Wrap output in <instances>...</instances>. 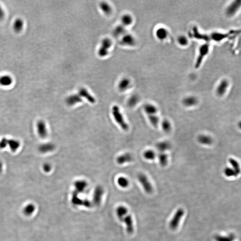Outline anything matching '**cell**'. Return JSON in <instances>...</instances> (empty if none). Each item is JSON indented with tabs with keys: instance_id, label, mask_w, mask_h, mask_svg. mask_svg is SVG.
Wrapping results in <instances>:
<instances>
[{
	"instance_id": "cell-1",
	"label": "cell",
	"mask_w": 241,
	"mask_h": 241,
	"mask_svg": "<svg viewBox=\"0 0 241 241\" xmlns=\"http://www.w3.org/2000/svg\"><path fill=\"white\" fill-rule=\"evenodd\" d=\"M209 43V42H205L199 47L198 54L195 64V67L196 69H198L201 66L204 58L209 53L210 45Z\"/></svg>"
},
{
	"instance_id": "cell-2",
	"label": "cell",
	"mask_w": 241,
	"mask_h": 241,
	"mask_svg": "<svg viewBox=\"0 0 241 241\" xmlns=\"http://www.w3.org/2000/svg\"><path fill=\"white\" fill-rule=\"evenodd\" d=\"M112 114L114 119L116 122L119 124L121 128L124 130H127L129 126L127 123L125 121L122 114L120 113L119 108L117 106H114L112 108Z\"/></svg>"
},
{
	"instance_id": "cell-3",
	"label": "cell",
	"mask_w": 241,
	"mask_h": 241,
	"mask_svg": "<svg viewBox=\"0 0 241 241\" xmlns=\"http://www.w3.org/2000/svg\"><path fill=\"white\" fill-rule=\"evenodd\" d=\"M241 8V0H236L232 2L226 8L225 13L229 17L234 16Z\"/></svg>"
},
{
	"instance_id": "cell-4",
	"label": "cell",
	"mask_w": 241,
	"mask_h": 241,
	"mask_svg": "<svg viewBox=\"0 0 241 241\" xmlns=\"http://www.w3.org/2000/svg\"><path fill=\"white\" fill-rule=\"evenodd\" d=\"M138 179L142 184L145 192L147 194H151L153 191L152 186L146 175L143 173H140L138 175Z\"/></svg>"
},
{
	"instance_id": "cell-5",
	"label": "cell",
	"mask_w": 241,
	"mask_h": 241,
	"mask_svg": "<svg viewBox=\"0 0 241 241\" xmlns=\"http://www.w3.org/2000/svg\"><path fill=\"white\" fill-rule=\"evenodd\" d=\"M184 210L182 209H178L176 212L175 214L172 219H171V222H170V228L172 230L176 229L178 226L180 222L181 218H182L184 214Z\"/></svg>"
},
{
	"instance_id": "cell-6",
	"label": "cell",
	"mask_w": 241,
	"mask_h": 241,
	"mask_svg": "<svg viewBox=\"0 0 241 241\" xmlns=\"http://www.w3.org/2000/svg\"><path fill=\"white\" fill-rule=\"evenodd\" d=\"M112 41L110 38H105L101 42V46L98 50V55L101 57H105L108 55L109 49L112 45Z\"/></svg>"
},
{
	"instance_id": "cell-7",
	"label": "cell",
	"mask_w": 241,
	"mask_h": 241,
	"mask_svg": "<svg viewBox=\"0 0 241 241\" xmlns=\"http://www.w3.org/2000/svg\"><path fill=\"white\" fill-rule=\"evenodd\" d=\"M229 86V82L226 79L222 80L216 89V93L219 96H223L226 93Z\"/></svg>"
},
{
	"instance_id": "cell-8",
	"label": "cell",
	"mask_w": 241,
	"mask_h": 241,
	"mask_svg": "<svg viewBox=\"0 0 241 241\" xmlns=\"http://www.w3.org/2000/svg\"><path fill=\"white\" fill-rule=\"evenodd\" d=\"M234 32H229L228 33H221L219 32H214L209 35L210 40L219 42L227 38L229 35L234 33Z\"/></svg>"
},
{
	"instance_id": "cell-9",
	"label": "cell",
	"mask_w": 241,
	"mask_h": 241,
	"mask_svg": "<svg viewBox=\"0 0 241 241\" xmlns=\"http://www.w3.org/2000/svg\"><path fill=\"white\" fill-rule=\"evenodd\" d=\"M192 36L194 38H196L197 40H203L206 42H209L210 41L209 35L201 33V32H199L197 27H194L193 28Z\"/></svg>"
},
{
	"instance_id": "cell-10",
	"label": "cell",
	"mask_w": 241,
	"mask_h": 241,
	"mask_svg": "<svg viewBox=\"0 0 241 241\" xmlns=\"http://www.w3.org/2000/svg\"><path fill=\"white\" fill-rule=\"evenodd\" d=\"M103 194L104 189L101 186H98L96 188L92 199L94 204L98 205L101 203Z\"/></svg>"
},
{
	"instance_id": "cell-11",
	"label": "cell",
	"mask_w": 241,
	"mask_h": 241,
	"mask_svg": "<svg viewBox=\"0 0 241 241\" xmlns=\"http://www.w3.org/2000/svg\"><path fill=\"white\" fill-rule=\"evenodd\" d=\"M155 37L160 41H165L167 39L169 35L168 29L165 27H160L156 30Z\"/></svg>"
},
{
	"instance_id": "cell-12",
	"label": "cell",
	"mask_w": 241,
	"mask_h": 241,
	"mask_svg": "<svg viewBox=\"0 0 241 241\" xmlns=\"http://www.w3.org/2000/svg\"><path fill=\"white\" fill-rule=\"evenodd\" d=\"M136 39L132 35L130 34H125L122 36L121 40V44L126 46L133 47L135 45Z\"/></svg>"
},
{
	"instance_id": "cell-13",
	"label": "cell",
	"mask_w": 241,
	"mask_h": 241,
	"mask_svg": "<svg viewBox=\"0 0 241 241\" xmlns=\"http://www.w3.org/2000/svg\"><path fill=\"white\" fill-rule=\"evenodd\" d=\"M37 131L39 136L42 139H44L47 135V130L46 125L44 121L40 120L37 122Z\"/></svg>"
},
{
	"instance_id": "cell-14",
	"label": "cell",
	"mask_w": 241,
	"mask_h": 241,
	"mask_svg": "<svg viewBox=\"0 0 241 241\" xmlns=\"http://www.w3.org/2000/svg\"><path fill=\"white\" fill-rule=\"evenodd\" d=\"M74 186L75 187V191L74 192L78 194L85 191L88 186V184L86 181L79 180L75 182Z\"/></svg>"
},
{
	"instance_id": "cell-15",
	"label": "cell",
	"mask_w": 241,
	"mask_h": 241,
	"mask_svg": "<svg viewBox=\"0 0 241 241\" xmlns=\"http://www.w3.org/2000/svg\"><path fill=\"white\" fill-rule=\"evenodd\" d=\"M82 99L79 94H74L67 97L66 100V103L68 106H72L81 102Z\"/></svg>"
},
{
	"instance_id": "cell-16",
	"label": "cell",
	"mask_w": 241,
	"mask_h": 241,
	"mask_svg": "<svg viewBox=\"0 0 241 241\" xmlns=\"http://www.w3.org/2000/svg\"><path fill=\"white\" fill-rule=\"evenodd\" d=\"M182 102L183 105L185 106H194L198 104V100L196 96H191L184 98Z\"/></svg>"
},
{
	"instance_id": "cell-17",
	"label": "cell",
	"mask_w": 241,
	"mask_h": 241,
	"mask_svg": "<svg viewBox=\"0 0 241 241\" xmlns=\"http://www.w3.org/2000/svg\"><path fill=\"white\" fill-rule=\"evenodd\" d=\"M78 94L81 97L86 99L89 102L92 104L95 103V99L89 93L87 89H85V88H81V89H80L79 91Z\"/></svg>"
},
{
	"instance_id": "cell-18",
	"label": "cell",
	"mask_w": 241,
	"mask_h": 241,
	"mask_svg": "<svg viewBox=\"0 0 241 241\" xmlns=\"http://www.w3.org/2000/svg\"><path fill=\"white\" fill-rule=\"evenodd\" d=\"M123 222L125 223L126 226V230L129 234H131L134 232L133 222L130 215H128L125 216Z\"/></svg>"
},
{
	"instance_id": "cell-19",
	"label": "cell",
	"mask_w": 241,
	"mask_h": 241,
	"mask_svg": "<svg viewBox=\"0 0 241 241\" xmlns=\"http://www.w3.org/2000/svg\"><path fill=\"white\" fill-rule=\"evenodd\" d=\"M133 157L130 153H125L117 157V162L119 165H121L125 163H128L132 161Z\"/></svg>"
},
{
	"instance_id": "cell-20",
	"label": "cell",
	"mask_w": 241,
	"mask_h": 241,
	"mask_svg": "<svg viewBox=\"0 0 241 241\" xmlns=\"http://www.w3.org/2000/svg\"><path fill=\"white\" fill-rule=\"evenodd\" d=\"M55 149V146L54 144L52 143H46L42 144L38 147V150L42 153H46L53 151Z\"/></svg>"
},
{
	"instance_id": "cell-21",
	"label": "cell",
	"mask_w": 241,
	"mask_h": 241,
	"mask_svg": "<svg viewBox=\"0 0 241 241\" xmlns=\"http://www.w3.org/2000/svg\"><path fill=\"white\" fill-rule=\"evenodd\" d=\"M116 212L118 219L121 222H123L125 217L127 214L128 210L125 207L120 205L117 207Z\"/></svg>"
},
{
	"instance_id": "cell-22",
	"label": "cell",
	"mask_w": 241,
	"mask_h": 241,
	"mask_svg": "<svg viewBox=\"0 0 241 241\" xmlns=\"http://www.w3.org/2000/svg\"><path fill=\"white\" fill-rule=\"evenodd\" d=\"M171 145L170 143L167 141H163L157 143L156 148L160 151V152H164L166 150L170 149Z\"/></svg>"
},
{
	"instance_id": "cell-23",
	"label": "cell",
	"mask_w": 241,
	"mask_h": 241,
	"mask_svg": "<svg viewBox=\"0 0 241 241\" xmlns=\"http://www.w3.org/2000/svg\"><path fill=\"white\" fill-rule=\"evenodd\" d=\"M131 81L129 79L124 78L120 80L118 84V89L120 91H125L127 90L130 86Z\"/></svg>"
},
{
	"instance_id": "cell-24",
	"label": "cell",
	"mask_w": 241,
	"mask_h": 241,
	"mask_svg": "<svg viewBox=\"0 0 241 241\" xmlns=\"http://www.w3.org/2000/svg\"><path fill=\"white\" fill-rule=\"evenodd\" d=\"M7 146H9L11 151L14 152L17 150L20 146V143L18 140L14 139L8 140Z\"/></svg>"
},
{
	"instance_id": "cell-25",
	"label": "cell",
	"mask_w": 241,
	"mask_h": 241,
	"mask_svg": "<svg viewBox=\"0 0 241 241\" xmlns=\"http://www.w3.org/2000/svg\"><path fill=\"white\" fill-rule=\"evenodd\" d=\"M199 143L203 145H210L212 144L213 140L210 137L205 135H201L197 138Z\"/></svg>"
},
{
	"instance_id": "cell-26",
	"label": "cell",
	"mask_w": 241,
	"mask_h": 241,
	"mask_svg": "<svg viewBox=\"0 0 241 241\" xmlns=\"http://www.w3.org/2000/svg\"><path fill=\"white\" fill-rule=\"evenodd\" d=\"M122 25L125 27L130 26L133 22V18L130 14H125L122 16L121 18Z\"/></svg>"
},
{
	"instance_id": "cell-27",
	"label": "cell",
	"mask_w": 241,
	"mask_h": 241,
	"mask_svg": "<svg viewBox=\"0 0 241 241\" xmlns=\"http://www.w3.org/2000/svg\"><path fill=\"white\" fill-rule=\"evenodd\" d=\"M144 110L148 115H154L157 112L155 106L150 104H146L144 106Z\"/></svg>"
},
{
	"instance_id": "cell-28",
	"label": "cell",
	"mask_w": 241,
	"mask_h": 241,
	"mask_svg": "<svg viewBox=\"0 0 241 241\" xmlns=\"http://www.w3.org/2000/svg\"><path fill=\"white\" fill-rule=\"evenodd\" d=\"M24 27L23 21L20 18L16 19L13 24V27L15 32L18 33L22 31Z\"/></svg>"
},
{
	"instance_id": "cell-29",
	"label": "cell",
	"mask_w": 241,
	"mask_h": 241,
	"mask_svg": "<svg viewBox=\"0 0 241 241\" xmlns=\"http://www.w3.org/2000/svg\"><path fill=\"white\" fill-rule=\"evenodd\" d=\"M140 101V97L137 94H134L129 99L127 105L130 107H133Z\"/></svg>"
},
{
	"instance_id": "cell-30",
	"label": "cell",
	"mask_w": 241,
	"mask_h": 241,
	"mask_svg": "<svg viewBox=\"0 0 241 241\" xmlns=\"http://www.w3.org/2000/svg\"><path fill=\"white\" fill-rule=\"evenodd\" d=\"M178 43L182 47H185L187 46L189 43V39L187 36L184 35H180L177 37Z\"/></svg>"
},
{
	"instance_id": "cell-31",
	"label": "cell",
	"mask_w": 241,
	"mask_h": 241,
	"mask_svg": "<svg viewBox=\"0 0 241 241\" xmlns=\"http://www.w3.org/2000/svg\"><path fill=\"white\" fill-rule=\"evenodd\" d=\"M13 82L12 78L9 76H4L0 78V85L7 86H10Z\"/></svg>"
},
{
	"instance_id": "cell-32",
	"label": "cell",
	"mask_w": 241,
	"mask_h": 241,
	"mask_svg": "<svg viewBox=\"0 0 241 241\" xmlns=\"http://www.w3.org/2000/svg\"><path fill=\"white\" fill-rule=\"evenodd\" d=\"M158 158L160 164L162 167H165L167 165L168 162V155L164 152H160L158 154Z\"/></svg>"
},
{
	"instance_id": "cell-33",
	"label": "cell",
	"mask_w": 241,
	"mask_h": 241,
	"mask_svg": "<svg viewBox=\"0 0 241 241\" xmlns=\"http://www.w3.org/2000/svg\"><path fill=\"white\" fill-rule=\"evenodd\" d=\"M229 162L233 168V169L234 170L237 175L239 174L241 172V168L239 163L236 160L232 158L229 159Z\"/></svg>"
},
{
	"instance_id": "cell-34",
	"label": "cell",
	"mask_w": 241,
	"mask_h": 241,
	"mask_svg": "<svg viewBox=\"0 0 241 241\" xmlns=\"http://www.w3.org/2000/svg\"><path fill=\"white\" fill-rule=\"evenodd\" d=\"M35 210V205L32 204H28L23 209L24 214L27 216L32 215Z\"/></svg>"
},
{
	"instance_id": "cell-35",
	"label": "cell",
	"mask_w": 241,
	"mask_h": 241,
	"mask_svg": "<svg viewBox=\"0 0 241 241\" xmlns=\"http://www.w3.org/2000/svg\"><path fill=\"white\" fill-rule=\"evenodd\" d=\"M114 35L116 36H118L120 35L123 36L125 34H126V31L124 26L121 25L116 27V28L114 30Z\"/></svg>"
},
{
	"instance_id": "cell-36",
	"label": "cell",
	"mask_w": 241,
	"mask_h": 241,
	"mask_svg": "<svg viewBox=\"0 0 241 241\" xmlns=\"http://www.w3.org/2000/svg\"><path fill=\"white\" fill-rule=\"evenodd\" d=\"M143 156H144V158L147 160H155V158L156 154L155 153L153 150H147L145 151V152L143 154Z\"/></svg>"
},
{
	"instance_id": "cell-37",
	"label": "cell",
	"mask_w": 241,
	"mask_h": 241,
	"mask_svg": "<svg viewBox=\"0 0 241 241\" xmlns=\"http://www.w3.org/2000/svg\"><path fill=\"white\" fill-rule=\"evenodd\" d=\"M117 184L120 187L125 188L128 186L129 182L126 178L121 176L117 179Z\"/></svg>"
},
{
	"instance_id": "cell-38",
	"label": "cell",
	"mask_w": 241,
	"mask_h": 241,
	"mask_svg": "<svg viewBox=\"0 0 241 241\" xmlns=\"http://www.w3.org/2000/svg\"><path fill=\"white\" fill-rule=\"evenodd\" d=\"M100 8L104 13L106 14H110L112 11L111 6L106 2H103L100 4Z\"/></svg>"
},
{
	"instance_id": "cell-39",
	"label": "cell",
	"mask_w": 241,
	"mask_h": 241,
	"mask_svg": "<svg viewBox=\"0 0 241 241\" xmlns=\"http://www.w3.org/2000/svg\"><path fill=\"white\" fill-rule=\"evenodd\" d=\"M162 127L163 130L166 133H168L171 130V125L169 120L165 119L162 122Z\"/></svg>"
},
{
	"instance_id": "cell-40",
	"label": "cell",
	"mask_w": 241,
	"mask_h": 241,
	"mask_svg": "<svg viewBox=\"0 0 241 241\" xmlns=\"http://www.w3.org/2000/svg\"><path fill=\"white\" fill-rule=\"evenodd\" d=\"M234 237L231 234L229 236H223L217 235L215 237V240L217 241H234Z\"/></svg>"
},
{
	"instance_id": "cell-41",
	"label": "cell",
	"mask_w": 241,
	"mask_h": 241,
	"mask_svg": "<svg viewBox=\"0 0 241 241\" xmlns=\"http://www.w3.org/2000/svg\"><path fill=\"white\" fill-rule=\"evenodd\" d=\"M148 118H149L150 123L154 127H157L159 123V118L158 116H157L155 114L148 115Z\"/></svg>"
},
{
	"instance_id": "cell-42",
	"label": "cell",
	"mask_w": 241,
	"mask_h": 241,
	"mask_svg": "<svg viewBox=\"0 0 241 241\" xmlns=\"http://www.w3.org/2000/svg\"><path fill=\"white\" fill-rule=\"evenodd\" d=\"M78 194L73 192L71 201H72V203L75 205H81V204H83V200H81L79 197H78Z\"/></svg>"
},
{
	"instance_id": "cell-43",
	"label": "cell",
	"mask_w": 241,
	"mask_h": 241,
	"mask_svg": "<svg viewBox=\"0 0 241 241\" xmlns=\"http://www.w3.org/2000/svg\"><path fill=\"white\" fill-rule=\"evenodd\" d=\"M224 173H225V175L227 177H232V176H237V174H236L234 170L232 169V168H228L227 167L224 169Z\"/></svg>"
},
{
	"instance_id": "cell-44",
	"label": "cell",
	"mask_w": 241,
	"mask_h": 241,
	"mask_svg": "<svg viewBox=\"0 0 241 241\" xmlns=\"http://www.w3.org/2000/svg\"><path fill=\"white\" fill-rule=\"evenodd\" d=\"M8 139L6 138H3L0 141V149H2L6 148L7 146V142Z\"/></svg>"
},
{
	"instance_id": "cell-45",
	"label": "cell",
	"mask_w": 241,
	"mask_h": 241,
	"mask_svg": "<svg viewBox=\"0 0 241 241\" xmlns=\"http://www.w3.org/2000/svg\"><path fill=\"white\" fill-rule=\"evenodd\" d=\"M43 170L46 172H50L51 170H52V166L50 164H48V163H45L43 165Z\"/></svg>"
},
{
	"instance_id": "cell-46",
	"label": "cell",
	"mask_w": 241,
	"mask_h": 241,
	"mask_svg": "<svg viewBox=\"0 0 241 241\" xmlns=\"http://www.w3.org/2000/svg\"><path fill=\"white\" fill-rule=\"evenodd\" d=\"M84 206L86 207H90L91 206V202L88 200H83V204Z\"/></svg>"
},
{
	"instance_id": "cell-47",
	"label": "cell",
	"mask_w": 241,
	"mask_h": 241,
	"mask_svg": "<svg viewBox=\"0 0 241 241\" xmlns=\"http://www.w3.org/2000/svg\"><path fill=\"white\" fill-rule=\"evenodd\" d=\"M5 16V13L2 7L0 6V20L3 19Z\"/></svg>"
},
{
	"instance_id": "cell-48",
	"label": "cell",
	"mask_w": 241,
	"mask_h": 241,
	"mask_svg": "<svg viewBox=\"0 0 241 241\" xmlns=\"http://www.w3.org/2000/svg\"><path fill=\"white\" fill-rule=\"evenodd\" d=\"M3 170V164L2 162L0 161V174L2 173Z\"/></svg>"
},
{
	"instance_id": "cell-49",
	"label": "cell",
	"mask_w": 241,
	"mask_h": 241,
	"mask_svg": "<svg viewBox=\"0 0 241 241\" xmlns=\"http://www.w3.org/2000/svg\"><path fill=\"white\" fill-rule=\"evenodd\" d=\"M238 126H239V128L241 130V120L239 122V123H238Z\"/></svg>"
}]
</instances>
